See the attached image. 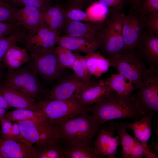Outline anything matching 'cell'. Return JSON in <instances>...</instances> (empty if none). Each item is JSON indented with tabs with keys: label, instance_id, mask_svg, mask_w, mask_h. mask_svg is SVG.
<instances>
[{
	"label": "cell",
	"instance_id": "30bf717a",
	"mask_svg": "<svg viewBox=\"0 0 158 158\" xmlns=\"http://www.w3.org/2000/svg\"><path fill=\"white\" fill-rule=\"evenodd\" d=\"M21 143L32 145L36 143H58L60 142L52 129L42 127L34 121L24 120L17 122Z\"/></svg>",
	"mask_w": 158,
	"mask_h": 158
},
{
	"label": "cell",
	"instance_id": "277c9868",
	"mask_svg": "<svg viewBox=\"0 0 158 158\" xmlns=\"http://www.w3.org/2000/svg\"><path fill=\"white\" fill-rule=\"evenodd\" d=\"M41 111L50 126L59 122L87 112L75 97L66 99H43L37 102Z\"/></svg>",
	"mask_w": 158,
	"mask_h": 158
},
{
	"label": "cell",
	"instance_id": "b9f144b4",
	"mask_svg": "<svg viewBox=\"0 0 158 158\" xmlns=\"http://www.w3.org/2000/svg\"><path fill=\"white\" fill-rule=\"evenodd\" d=\"M88 0H67L68 6L67 8H76L82 9L87 1Z\"/></svg>",
	"mask_w": 158,
	"mask_h": 158
},
{
	"label": "cell",
	"instance_id": "603a6c76",
	"mask_svg": "<svg viewBox=\"0 0 158 158\" xmlns=\"http://www.w3.org/2000/svg\"><path fill=\"white\" fill-rule=\"evenodd\" d=\"M42 12L46 26L59 33L65 23V9L60 5L56 4L50 6Z\"/></svg>",
	"mask_w": 158,
	"mask_h": 158
},
{
	"label": "cell",
	"instance_id": "6da1fadb",
	"mask_svg": "<svg viewBox=\"0 0 158 158\" xmlns=\"http://www.w3.org/2000/svg\"><path fill=\"white\" fill-rule=\"evenodd\" d=\"M87 111L97 119L101 126L108 121L118 118L135 121L143 116L133 95H121L114 91L88 107Z\"/></svg>",
	"mask_w": 158,
	"mask_h": 158
},
{
	"label": "cell",
	"instance_id": "52a82bcc",
	"mask_svg": "<svg viewBox=\"0 0 158 158\" xmlns=\"http://www.w3.org/2000/svg\"><path fill=\"white\" fill-rule=\"evenodd\" d=\"M139 91L133 95L142 115L158 112V68H147Z\"/></svg>",
	"mask_w": 158,
	"mask_h": 158
},
{
	"label": "cell",
	"instance_id": "bcb514c9",
	"mask_svg": "<svg viewBox=\"0 0 158 158\" xmlns=\"http://www.w3.org/2000/svg\"><path fill=\"white\" fill-rule=\"evenodd\" d=\"M4 67V65H0V82L4 76V74L3 70Z\"/></svg>",
	"mask_w": 158,
	"mask_h": 158
},
{
	"label": "cell",
	"instance_id": "f6af8a7d",
	"mask_svg": "<svg viewBox=\"0 0 158 158\" xmlns=\"http://www.w3.org/2000/svg\"><path fill=\"white\" fill-rule=\"evenodd\" d=\"M143 0H131V1L133 3V4L135 5V7H138V9L141 3Z\"/></svg>",
	"mask_w": 158,
	"mask_h": 158
},
{
	"label": "cell",
	"instance_id": "83f0119b",
	"mask_svg": "<svg viewBox=\"0 0 158 158\" xmlns=\"http://www.w3.org/2000/svg\"><path fill=\"white\" fill-rule=\"evenodd\" d=\"M105 83L114 91L123 95H132L136 89L132 82L124 75L118 73H112L104 79Z\"/></svg>",
	"mask_w": 158,
	"mask_h": 158
},
{
	"label": "cell",
	"instance_id": "e575fe53",
	"mask_svg": "<svg viewBox=\"0 0 158 158\" xmlns=\"http://www.w3.org/2000/svg\"><path fill=\"white\" fill-rule=\"evenodd\" d=\"M22 25L18 22H0V38L13 34L21 29Z\"/></svg>",
	"mask_w": 158,
	"mask_h": 158
},
{
	"label": "cell",
	"instance_id": "d6986e66",
	"mask_svg": "<svg viewBox=\"0 0 158 158\" xmlns=\"http://www.w3.org/2000/svg\"><path fill=\"white\" fill-rule=\"evenodd\" d=\"M16 17L18 21L29 32L46 26L42 12L33 7L24 6L22 8L16 9Z\"/></svg>",
	"mask_w": 158,
	"mask_h": 158
},
{
	"label": "cell",
	"instance_id": "d4e9b609",
	"mask_svg": "<svg viewBox=\"0 0 158 158\" xmlns=\"http://www.w3.org/2000/svg\"><path fill=\"white\" fill-rule=\"evenodd\" d=\"M107 127L115 133L117 134L120 138L121 145L122 148L121 157L130 158L131 148L133 144L138 140L127 133L126 124L123 122L111 121Z\"/></svg>",
	"mask_w": 158,
	"mask_h": 158
},
{
	"label": "cell",
	"instance_id": "4316f807",
	"mask_svg": "<svg viewBox=\"0 0 158 158\" xmlns=\"http://www.w3.org/2000/svg\"><path fill=\"white\" fill-rule=\"evenodd\" d=\"M31 151L32 158H65L61 143L35 144Z\"/></svg>",
	"mask_w": 158,
	"mask_h": 158
},
{
	"label": "cell",
	"instance_id": "74e56055",
	"mask_svg": "<svg viewBox=\"0 0 158 158\" xmlns=\"http://www.w3.org/2000/svg\"><path fill=\"white\" fill-rule=\"evenodd\" d=\"M145 18V30L158 35V13L146 15Z\"/></svg>",
	"mask_w": 158,
	"mask_h": 158
},
{
	"label": "cell",
	"instance_id": "1f68e13d",
	"mask_svg": "<svg viewBox=\"0 0 158 158\" xmlns=\"http://www.w3.org/2000/svg\"><path fill=\"white\" fill-rule=\"evenodd\" d=\"M147 146V143L137 140L131 148L130 158H141L143 156L147 158H158L156 154L149 152Z\"/></svg>",
	"mask_w": 158,
	"mask_h": 158
},
{
	"label": "cell",
	"instance_id": "d590c367",
	"mask_svg": "<svg viewBox=\"0 0 158 158\" xmlns=\"http://www.w3.org/2000/svg\"><path fill=\"white\" fill-rule=\"evenodd\" d=\"M75 57V61L71 69L73 71L75 75L83 82L87 83L90 82L92 80V76L86 71L79 59L76 56Z\"/></svg>",
	"mask_w": 158,
	"mask_h": 158
},
{
	"label": "cell",
	"instance_id": "f1b7e54d",
	"mask_svg": "<svg viewBox=\"0 0 158 158\" xmlns=\"http://www.w3.org/2000/svg\"><path fill=\"white\" fill-rule=\"evenodd\" d=\"M27 30L23 27L13 34L0 38V65H4L2 63L3 57L11 45L17 42H25L28 34Z\"/></svg>",
	"mask_w": 158,
	"mask_h": 158
},
{
	"label": "cell",
	"instance_id": "9a60e30c",
	"mask_svg": "<svg viewBox=\"0 0 158 158\" xmlns=\"http://www.w3.org/2000/svg\"><path fill=\"white\" fill-rule=\"evenodd\" d=\"M94 144V148L100 158L107 156L109 158H115L121 142L119 137L107 127L100 129Z\"/></svg>",
	"mask_w": 158,
	"mask_h": 158
},
{
	"label": "cell",
	"instance_id": "ffe728a7",
	"mask_svg": "<svg viewBox=\"0 0 158 158\" xmlns=\"http://www.w3.org/2000/svg\"><path fill=\"white\" fill-rule=\"evenodd\" d=\"M32 145L0 138V154L3 158H32Z\"/></svg>",
	"mask_w": 158,
	"mask_h": 158
},
{
	"label": "cell",
	"instance_id": "5bb4252c",
	"mask_svg": "<svg viewBox=\"0 0 158 158\" xmlns=\"http://www.w3.org/2000/svg\"><path fill=\"white\" fill-rule=\"evenodd\" d=\"M105 22L101 23L90 22L83 23L65 19L62 29H63L65 32L63 35L85 38L99 41V35Z\"/></svg>",
	"mask_w": 158,
	"mask_h": 158
},
{
	"label": "cell",
	"instance_id": "4dcf8cb0",
	"mask_svg": "<svg viewBox=\"0 0 158 158\" xmlns=\"http://www.w3.org/2000/svg\"><path fill=\"white\" fill-rule=\"evenodd\" d=\"M59 64L63 70L66 68L71 69L76 57L72 51L66 48L58 45L55 47Z\"/></svg>",
	"mask_w": 158,
	"mask_h": 158
},
{
	"label": "cell",
	"instance_id": "816d5d0a",
	"mask_svg": "<svg viewBox=\"0 0 158 158\" xmlns=\"http://www.w3.org/2000/svg\"><path fill=\"white\" fill-rule=\"evenodd\" d=\"M57 0L58 1V0Z\"/></svg>",
	"mask_w": 158,
	"mask_h": 158
},
{
	"label": "cell",
	"instance_id": "7dc6e473",
	"mask_svg": "<svg viewBox=\"0 0 158 158\" xmlns=\"http://www.w3.org/2000/svg\"><path fill=\"white\" fill-rule=\"evenodd\" d=\"M11 2L15 5L22 6L23 0H10Z\"/></svg>",
	"mask_w": 158,
	"mask_h": 158
},
{
	"label": "cell",
	"instance_id": "9c48e42d",
	"mask_svg": "<svg viewBox=\"0 0 158 158\" xmlns=\"http://www.w3.org/2000/svg\"><path fill=\"white\" fill-rule=\"evenodd\" d=\"M145 30L144 16L135 11L125 14L122 28L124 45L121 53L136 52L137 45Z\"/></svg>",
	"mask_w": 158,
	"mask_h": 158
},
{
	"label": "cell",
	"instance_id": "2e32d148",
	"mask_svg": "<svg viewBox=\"0 0 158 158\" xmlns=\"http://www.w3.org/2000/svg\"><path fill=\"white\" fill-rule=\"evenodd\" d=\"M0 92L11 107L41 111L37 102L4 81L0 83Z\"/></svg>",
	"mask_w": 158,
	"mask_h": 158
},
{
	"label": "cell",
	"instance_id": "c3c4849f",
	"mask_svg": "<svg viewBox=\"0 0 158 158\" xmlns=\"http://www.w3.org/2000/svg\"><path fill=\"white\" fill-rule=\"evenodd\" d=\"M6 112L5 109L0 107V119L3 117Z\"/></svg>",
	"mask_w": 158,
	"mask_h": 158
},
{
	"label": "cell",
	"instance_id": "681fc988",
	"mask_svg": "<svg viewBox=\"0 0 158 158\" xmlns=\"http://www.w3.org/2000/svg\"><path fill=\"white\" fill-rule=\"evenodd\" d=\"M0 1L8 3V0H0Z\"/></svg>",
	"mask_w": 158,
	"mask_h": 158
},
{
	"label": "cell",
	"instance_id": "cb8c5ba5",
	"mask_svg": "<svg viewBox=\"0 0 158 158\" xmlns=\"http://www.w3.org/2000/svg\"><path fill=\"white\" fill-rule=\"evenodd\" d=\"M65 158H99L94 148L79 142L61 144Z\"/></svg>",
	"mask_w": 158,
	"mask_h": 158
},
{
	"label": "cell",
	"instance_id": "4fadbf2b",
	"mask_svg": "<svg viewBox=\"0 0 158 158\" xmlns=\"http://www.w3.org/2000/svg\"><path fill=\"white\" fill-rule=\"evenodd\" d=\"M136 52L149 68H158V35L145 30L137 45Z\"/></svg>",
	"mask_w": 158,
	"mask_h": 158
},
{
	"label": "cell",
	"instance_id": "60d3db41",
	"mask_svg": "<svg viewBox=\"0 0 158 158\" xmlns=\"http://www.w3.org/2000/svg\"><path fill=\"white\" fill-rule=\"evenodd\" d=\"M51 0H23L22 6L35 7L42 12L51 5Z\"/></svg>",
	"mask_w": 158,
	"mask_h": 158
},
{
	"label": "cell",
	"instance_id": "484cf974",
	"mask_svg": "<svg viewBox=\"0 0 158 158\" xmlns=\"http://www.w3.org/2000/svg\"><path fill=\"white\" fill-rule=\"evenodd\" d=\"M89 74L97 78L107 72L110 66L109 60L99 52H93L85 56Z\"/></svg>",
	"mask_w": 158,
	"mask_h": 158
},
{
	"label": "cell",
	"instance_id": "8fae6325",
	"mask_svg": "<svg viewBox=\"0 0 158 158\" xmlns=\"http://www.w3.org/2000/svg\"><path fill=\"white\" fill-rule=\"evenodd\" d=\"M92 80L89 82H84L77 78L74 74L64 77L46 92L43 99L62 100L75 97Z\"/></svg>",
	"mask_w": 158,
	"mask_h": 158
},
{
	"label": "cell",
	"instance_id": "7a4b0ae2",
	"mask_svg": "<svg viewBox=\"0 0 158 158\" xmlns=\"http://www.w3.org/2000/svg\"><path fill=\"white\" fill-rule=\"evenodd\" d=\"M100 126L97 119L87 112L61 121L52 127L61 144L79 142L91 145Z\"/></svg>",
	"mask_w": 158,
	"mask_h": 158
},
{
	"label": "cell",
	"instance_id": "8992f818",
	"mask_svg": "<svg viewBox=\"0 0 158 158\" xmlns=\"http://www.w3.org/2000/svg\"><path fill=\"white\" fill-rule=\"evenodd\" d=\"M110 66L130 80L136 89L142 85L145 63L136 52L121 53L109 58Z\"/></svg>",
	"mask_w": 158,
	"mask_h": 158
},
{
	"label": "cell",
	"instance_id": "3957f363",
	"mask_svg": "<svg viewBox=\"0 0 158 158\" xmlns=\"http://www.w3.org/2000/svg\"><path fill=\"white\" fill-rule=\"evenodd\" d=\"M38 77L29 64L16 70H8L4 81L37 102L44 98L46 92Z\"/></svg>",
	"mask_w": 158,
	"mask_h": 158
},
{
	"label": "cell",
	"instance_id": "7bdbcfd3",
	"mask_svg": "<svg viewBox=\"0 0 158 158\" xmlns=\"http://www.w3.org/2000/svg\"><path fill=\"white\" fill-rule=\"evenodd\" d=\"M0 107L5 109H8L11 107L5 98L0 92Z\"/></svg>",
	"mask_w": 158,
	"mask_h": 158
},
{
	"label": "cell",
	"instance_id": "ba28073f",
	"mask_svg": "<svg viewBox=\"0 0 158 158\" xmlns=\"http://www.w3.org/2000/svg\"><path fill=\"white\" fill-rule=\"evenodd\" d=\"M55 48L30 53L29 64L38 76L46 81L55 80L62 74L63 70L59 64Z\"/></svg>",
	"mask_w": 158,
	"mask_h": 158
},
{
	"label": "cell",
	"instance_id": "5b68a950",
	"mask_svg": "<svg viewBox=\"0 0 158 158\" xmlns=\"http://www.w3.org/2000/svg\"><path fill=\"white\" fill-rule=\"evenodd\" d=\"M124 15L121 12L112 14L111 18L105 22L101 32L99 49L108 59L121 53L123 49L122 28Z\"/></svg>",
	"mask_w": 158,
	"mask_h": 158
},
{
	"label": "cell",
	"instance_id": "7c38bea8",
	"mask_svg": "<svg viewBox=\"0 0 158 158\" xmlns=\"http://www.w3.org/2000/svg\"><path fill=\"white\" fill-rule=\"evenodd\" d=\"M59 33L44 26L32 32H29L25 41V48L31 52L51 49L57 43Z\"/></svg>",
	"mask_w": 158,
	"mask_h": 158
},
{
	"label": "cell",
	"instance_id": "7402d4cb",
	"mask_svg": "<svg viewBox=\"0 0 158 158\" xmlns=\"http://www.w3.org/2000/svg\"><path fill=\"white\" fill-rule=\"evenodd\" d=\"M154 115V112H148L139 121L136 120L133 123L126 121L127 128L132 130L134 137L139 141L147 143L153 133L151 123Z\"/></svg>",
	"mask_w": 158,
	"mask_h": 158
},
{
	"label": "cell",
	"instance_id": "f35d334b",
	"mask_svg": "<svg viewBox=\"0 0 158 158\" xmlns=\"http://www.w3.org/2000/svg\"><path fill=\"white\" fill-rule=\"evenodd\" d=\"M0 121L1 124L0 134L1 138L11 140L13 133L12 121L2 118L0 119Z\"/></svg>",
	"mask_w": 158,
	"mask_h": 158
},
{
	"label": "cell",
	"instance_id": "ee69618b",
	"mask_svg": "<svg viewBox=\"0 0 158 158\" xmlns=\"http://www.w3.org/2000/svg\"><path fill=\"white\" fill-rule=\"evenodd\" d=\"M148 150L149 152L155 154L158 152V143L153 142L149 145H148Z\"/></svg>",
	"mask_w": 158,
	"mask_h": 158
},
{
	"label": "cell",
	"instance_id": "836d02e7",
	"mask_svg": "<svg viewBox=\"0 0 158 158\" xmlns=\"http://www.w3.org/2000/svg\"><path fill=\"white\" fill-rule=\"evenodd\" d=\"M65 19L75 21L92 22L85 12L76 8H67L65 9Z\"/></svg>",
	"mask_w": 158,
	"mask_h": 158
},
{
	"label": "cell",
	"instance_id": "ac0fdd59",
	"mask_svg": "<svg viewBox=\"0 0 158 158\" xmlns=\"http://www.w3.org/2000/svg\"><path fill=\"white\" fill-rule=\"evenodd\" d=\"M57 43L72 51L86 54L95 52L100 46V42L97 40L66 35H59Z\"/></svg>",
	"mask_w": 158,
	"mask_h": 158
},
{
	"label": "cell",
	"instance_id": "d6a6232c",
	"mask_svg": "<svg viewBox=\"0 0 158 158\" xmlns=\"http://www.w3.org/2000/svg\"><path fill=\"white\" fill-rule=\"evenodd\" d=\"M16 9L8 3L0 1V22H18L16 17Z\"/></svg>",
	"mask_w": 158,
	"mask_h": 158
},
{
	"label": "cell",
	"instance_id": "ab89813d",
	"mask_svg": "<svg viewBox=\"0 0 158 158\" xmlns=\"http://www.w3.org/2000/svg\"><path fill=\"white\" fill-rule=\"evenodd\" d=\"M102 4L107 7L112 14L121 12L124 0H97Z\"/></svg>",
	"mask_w": 158,
	"mask_h": 158
},
{
	"label": "cell",
	"instance_id": "e0dca14e",
	"mask_svg": "<svg viewBox=\"0 0 158 158\" xmlns=\"http://www.w3.org/2000/svg\"><path fill=\"white\" fill-rule=\"evenodd\" d=\"M113 91L104 79L92 80L75 97L83 105L87 107L105 98Z\"/></svg>",
	"mask_w": 158,
	"mask_h": 158
},
{
	"label": "cell",
	"instance_id": "f907efd6",
	"mask_svg": "<svg viewBox=\"0 0 158 158\" xmlns=\"http://www.w3.org/2000/svg\"><path fill=\"white\" fill-rule=\"evenodd\" d=\"M0 158H3L2 156L0 154Z\"/></svg>",
	"mask_w": 158,
	"mask_h": 158
},
{
	"label": "cell",
	"instance_id": "f546056e",
	"mask_svg": "<svg viewBox=\"0 0 158 158\" xmlns=\"http://www.w3.org/2000/svg\"><path fill=\"white\" fill-rule=\"evenodd\" d=\"M85 12L92 22L101 23L107 20L110 11L107 7L95 1L86 8Z\"/></svg>",
	"mask_w": 158,
	"mask_h": 158
},
{
	"label": "cell",
	"instance_id": "8d00e7d4",
	"mask_svg": "<svg viewBox=\"0 0 158 158\" xmlns=\"http://www.w3.org/2000/svg\"><path fill=\"white\" fill-rule=\"evenodd\" d=\"M137 11V12L144 16L158 13V0H143Z\"/></svg>",
	"mask_w": 158,
	"mask_h": 158
},
{
	"label": "cell",
	"instance_id": "44dd1931",
	"mask_svg": "<svg viewBox=\"0 0 158 158\" xmlns=\"http://www.w3.org/2000/svg\"><path fill=\"white\" fill-rule=\"evenodd\" d=\"M30 60V55L26 49L14 44L11 45L6 53L2 63L8 70H14L29 63Z\"/></svg>",
	"mask_w": 158,
	"mask_h": 158
}]
</instances>
